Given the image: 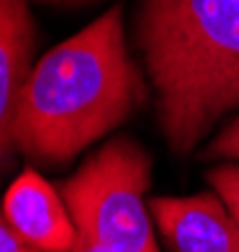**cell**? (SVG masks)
Returning a JSON list of instances; mask_svg holds the SVG:
<instances>
[{
	"instance_id": "obj_1",
	"label": "cell",
	"mask_w": 239,
	"mask_h": 252,
	"mask_svg": "<svg viewBox=\"0 0 239 252\" xmlns=\"http://www.w3.org/2000/svg\"><path fill=\"white\" fill-rule=\"evenodd\" d=\"M145 100V73L127 50L115 5L32 65L18 100L15 150L35 165L62 167Z\"/></svg>"
},
{
	"instance_id": "obj_2",
	"label": "cell",
	"mask_w": 239,
	"mask_h": 252,
	"mask_svg": "<svg viewBox=\"0 0 239 252\" xmlns=\"http://www.w3.org/2000/svg\"><path fill=\"white\" fill-rule=\"evenodd\" d=\"M134 43L167 145L187 155L239 107V0H140Z\"/></svg>"
},
{
	"instance_id": "obj_3",
	"label": "cell",
	"mask_w": 239,
	"mask_h": 252,
	"mask_svg": "<svg viewBox=\"0 0 239 252\" xmlns=\"http://www.w3.org/2000/svg\"><path fill=\"white\" fill-rule=\"evenodd\" d=\"M152 160L140 142L115 137L60 183L78 232L112 252H159L145 192Z\"/></svg>"
},
{
	"instance_id": "obj_4",
	"label": "cell",
	"mask_w": 239,
	"mask_h": 252,
	"mask_svg": "<svg viewBox=\"0 0 239 252\" xmlns=\"http://www.w3.org/2000/svg\"><path fill=\"white\" fill-rule=\"evenodd\" d=\"M167 252H239V222L217 192L150 200Z\"/></svg>"
},
{
	"instance_id": "obj_5",
	"label": "cell",
	"mask_w": 239,
	"mask_h": 252,
	"mask_svg": "<svg viewBox=\"0 0 239 252\" xmlns=\"http://www.w3.org/2000/svg\"><path fill=\"white\" fill-rule=\"evenodd\" d=\"M3 210L18 235L43 252H70L80 237L60 190L38 170H25L13 180Z\"/></svg>"
},
{
	"instance_id": "obj_6",
	"label": "cell",
	"mask_w": 239,
	"mask_h": 252,
	"mask_svg": "<svg viewBox=\"0 0 239 252\" xmlns=\"http://www.w3.org/2000/svg\"><path fill=\"white\" fill-rule=\"evenodd\" d=\"M35 20L27 0H0V175L13 167L18 100L32 70Z\"/></svg>"
},
{
	"instance_id": "obj_7",
	"label": "cell",
	"mask_w": 239,
	"mask_h": 252,
	"mask_svg": "<svg viewBox=\"0 0 239 252\" xmlns=\"http://www.w3.org/2000/svg\"><path fill=\"white\" fill-rule=\"evenodd\" d=\"M204 177H207V183L212 185V190L219 195V200L227 205L232 218L239 222V162L214 165V167L207 170Z\"/></svg>"
},
{
	"instance_id": "obj_8",
	"label": "cell",
	"mask_w": 239,
	"mask_h": 252,
	"mask_svg": "<svg viewBox=\"0 0 239 252\" xmlns=\"http://www.w3.org/2000/svg\"><path fill=\"white\" fill-rule=\"evenodd\" d=\"M204 158L212 160V158H229L239 162V118L232 120L210 145L204 150Z\"/></svg>"
},
{
	"instance_id": "obj_9",
	"label": "cell",
	"mask_w": 239,
	"mask_h": 252,
	"mask_svg": "<svg viewBox=\"0 0 239 252\" xmlns=\"http://www.w3.org/2000/svg\"><path fill=\"white\" fill-rule=\"evenodd\" d=\"M0 252H43V250L32 247L30 242H25L18 235V230L5 218V210L3 207H0Z\"/></svg>"
},
{
	"instance_id": "obj_10",
	"label": "cell",
	"mask_w": 239,
	"mask_h": 252,
	"mask_svg": "<svg viewBox=\"0 0 239 252\" xmlns=\"http://www.w3.org/2000/svg\"><path fill=\"white\" fill-rule=\"evenodd\" d=\"M70 252H112V250H107V247H102V245H97V242H92V240H87V237L80 235L78 242H75V247Z\"/></svg>"
},
{
	"instance_id": "obj_11",
	"label": "cell",
	"mask_w": 239,
	"mask_h": 252,
	"mask_svg": "<svg viewBox=\"0 0 239 252\" xmlns=\"http://www.w3.org/2000/svg\"><path fill=\"white\" fill-rule=\"evenodd\" d=\"M40 5H50V8H73V5H85L92 0H38Z\"/></svg>"
}]
</instances>
